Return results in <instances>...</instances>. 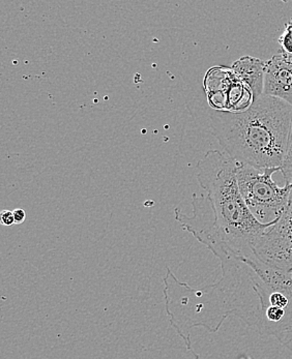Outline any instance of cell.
<instances>
[{
    "label": "cell",
    "instance_id": "cell-1",
    "mask_svg": "<svg viewBox=\"0 0 292 359\" xmlns=\"http://www.w3.org/2000/svg\"><path fill=\"white\" fill-rule=\"evenodd\" d=\"M199 186L193 194L191 215L174 210L176 222L219 260L255 256L257 241L274 222L261 224L243 199L234 161L218 149L208 150L196 169Z\"/></svg>",
    "mask_w": 292,
    "mask_h": 359
},
{
    "label": "cell",
    "instance_id": "cell-2",
    "mask_svg": "<svg viewBox=\"0 0 292 359\" xmlns=\"http://www.w3.org/2000/svg\"><path fill=\"white\" fill-rule=\"evenodd\" d=\"M221 276L226 315L292 352V275L253 256L225 263Z\"/></svg>",
    "mask_w": 292,
    "mask_h": 359
},
{
    "label": "cell",
    "instance_id": "cell-3",
    "mask_svg": "<svg viewBox=\"0 0 292 359\" xmlns=\"http://www.w3.org/2000/svg\"><path fill=\"white\" fill-rule=\"evenodd\" d=\"M211 133L237 164L281 168L291 136L292 106L263 95L244 112L209 111Z\"/></svg>",
    "mask_w": 292,
    "mask_h": 359
},
{
    "label": "cell",
    "instance_id": "cell-4",
    "mask_svg": "<svg viewBox=\"0 0 292 359\" xmlns=\"http://www.w3.org/2000/svg\"><path fill=\"white\" fill-rule=\"evenodd\" d=\"M237 164V180L243 199L261 224H270L280 217L288 203L292 182L279 187L272 175L281 168L257 169Z\"/></svg>",
    "mask_w": 292,
    "mask_h": 359
},
{
    "label": "cell",
    "instance_id": "cell-5",
    "mask_svg": "<svg viewBox=\"0 0 292 359\" xmlns=\"http://www.w3.org/2000/svg\"><path fill=\"white\" fill-rule=\"evenodd\" d=\"M254 254L272 269L292 275V191L286 208L261 235Z\"/></svg>",
    "mask_w": 292,
    "mask_h": 359
},
{
    "label": "cell",
    "instance_id": "cell-6",
    "mask_svg": "<svg viewBox=\"0 0 292 359\" xmlns=\"http://www.w3.org/2000/svg\"><path fill=\"white\" fill-rule=\"evenodd\" d=\"M263 95L292 106V55L279 51L265 62Z\"/></svg>",
    "mask_w": 292,
    "mask_h": 359
},
{
    "label": "cell",
    "instance_id": "cell-7",
    "mask_svg": "<svg viewBox=\"0 0 292 359\" xmlns=\"http://www.w3.org/2000/svg\"><path fill=\"white\" fill-rule=\"evenodd\" d=\"M239 80L249 86L255 99L263 95L265 62L253 56H244L231 67Z\"/></svg>",
    "mask_w": 292,
    "mask_h": 359
},
{
    "label": "cell",
    "instance_id": "cell-8",
    "mask_svg": "<svg viewBox=\"0 0 292 359\" xmlns=\"http://www.w3.org/2000/svg\"><path fill=\"white\" fill-rule=\"evenodd\" d=\"M281 172H282L283 177L285 178V182H292V123L291 136H289L288 147H287L286 156H285L284 162H283L282 167H281Z\"/></svg>",
    "mask_w": 292,
    "mask_h": 359
},
{
    "label": "cell",
    "instance_id": "cell-9",
    "mask_svg": "<svg viewBox=\"0 0 292 359\" xmlns=\"http://www.w3.org/2000/svg\"><path fill=\"white\" fill-rule=\"evenodd\" d=\"M281 47V51L292 55V19L285 26L284 32L281 34L278 40Z\"/></svg>",
    "mask_w": 292,
    "mask_h": 359
},
{
    "label": "cell",
    "instance_id": "cell-10",
    "mask_svg": "<svg viewBox=\"0 0 292 359\" xmlns=\"http://www.w3.org/2000/svg\"><path fill=\"white\" fill-rule=\"evenodd\" d=\"M0 221H1L2 225L8 226V227L14 225V213L11 212V210H2L1 213H0Z\"/></svg>",
    "mask_w": 292,
    "mask_h": 359
},
{
    "label": "cell",
    "instance_id": "cell-11",
    "mask_svg": "<svg viewBox=\"0 0 292 359\" xmlns=\"http://www.w3.org/2000/svg\"><path fill=\"white\" fill-rule=\"evenodd\" d=\"M13 213H14L15 224H17V225H20V224L25 221V210H22V208H16V210H13Z\"/></svg>",
    "mask_w": 292,
    "mask_h": 359
}]
</instances>
